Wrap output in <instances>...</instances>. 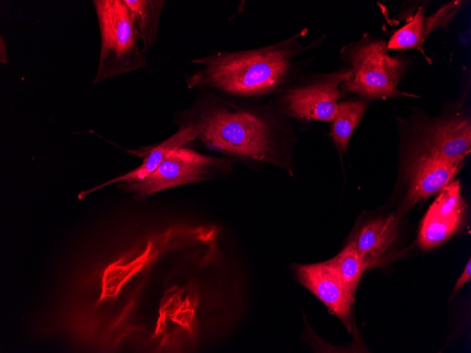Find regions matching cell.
<instances>
[{
	"instance_id": "277c9868",
	"label": "cell",
	"mask_w": 471,
	"mask_h": 353,
	"mask_svg": "<svg viewBox=\"0 0 471 353\" xmlns=\"http://www.w3.org/2000/svg\"><path fill=\"white\" fill-rule=\"evenodd\" d=\"M383 41L364 37L341 50L342 58L350 64L353 73L341 86L365 99L403 94L396 88L403 71V62L388 53Z\"/></svg>"
},
{
	"instance_id": "2e32d148",
	"label": "cell",
	"mask_w": 471,
	"mask_h": 353,
	"mask_svg": "<svg viewBox=\"0 0 471 353\" xmlns=\"http://www.w3.org/2000/svg\"><path fill=\"white\" fill-rule=\"evenodd\" d=\"M366 110L362 100H347L340 101L338 111L332 120L331 135L337 145L346 152L351 135L360 122Z\"/></svg>"
},
{
	"instance_id": "52a82bcc",
	"label": "cell",
	"mask_w": 471,
	"mask_h": 353,
	"mask_svg": "<svg viewBox=\"0 0 471 353\" xmlns=\"http://www.w3.org/2000/svg\"><path fill=\"white\" fill-rule=\"evenodd\" d=\"M295 269L298 281L320 299L350 332L352 307L355 295L326 261L298 265Z\"/></svg>"
},
{
	"instance_id": "9c48e42d",
	"label": "cell",
	"mask_w": 471,
	"mask_h": 353,
	"mask_svg": "<svg viewBox=\"0 0 471 353\" xmlns=\"http://www.w3.org/2000/svg\"><path fill=\"white\" fill-rule=\"evenodd\" d=\"M461 164L449 162L429 150L417 156L409 171L408 209L440 192L453 180Z\"/></svg>"
},
{
	"instance_id": "5bb4252c",
	"label": "cell",
	"mask_w": 471,
	"mask_h": 353,
	"mask_svg": "<svg viewBox=\"0 0 471 353\" xmlns=\"http://www.w3.org/2000/svg\"><path fill=\"white\" fill-rule=\"evenodd\" d=\"M446 17V8L428 18L424 16L422 8H420L407 25L394 33L387 45L388 49L420 47L430 31L442 24Z\"/></svg>"
},
{
	"instance_id": "30bf717a",
	"label": "cell",
	"mask_w": 471,
	"mask_h": 353,
	"mask_svg": "<svg viewBox=\"0 0 471 353\" xmlns=\"http://www.w3.org/2000/svg\"><path fill=\"white\" fill-rule=\"evenodd\" d=\"M178 124V130L159 144L128 151L131 154L142 159V163L139 167L84 193H89L112 183L142 180L152 173L176 151L196 140L200 131L197 124L189 122H182Z\"/></svg>"
},
{
	"instance_id": "ac0fdd59",
	"label": "cell",
	"mask_w": 471,
	"mask_h": 353,
	"mask_svg": "<svg viewBox=\"0 0 471 353\" xmlns=\"http://www.w3.org/2000/svg\"><path fill=\"white\" fill-rule=\"evenodd\" d=\"M0 62L4 64L8 62L5 41L1 35L0 37Z\"/></svg>"
},
{
	"instance_id": "7c38bea8",
	"label": "cell",
	"mask_w": 471,
	"mask_h": 353,
	"mask_svg": "<svg viewBox=\"0 0 471 353\" xmlns=\"http://www.w3.org/2000/svg\"><path fill=\"white\" fill-rule=\"evenodd\" d=\"M396 235L397 221L393 215H391L365 223L353 240L372 266L384 254Z\"/></svg>"
},
{
	"instance_id": "ba28073f",
	"label": "cell",
	"mask_w": 471,
	"mask_h": 353,
	"mask_svg": "<svg viewBox=\"0 0 471 353\" xmlns=\"http://www.w3.org/2000/svg\"><path fill=\"white\" fill-rule=\"evenodd\" d=\"M439 193L420 229L418 243L424 249L435 247L454 233L461 225L465 211L458 180L451 181Z\"/></svg>"
},
{
	"instance_id": "5b68a950",
	"label": "cell",
	"mask_w": 471,
	"mask_h": 353,
	"mask_svg": "<svg viewBox=\"0 0 471 353\" xmlns=\"http://www.w3.org/2000/svg\"><path fill=\"white\" fill-rule=\"evenodd\" d=\"M352 73L348 68L324 75H300L272 101L286 117L332 121L345 94L341 86Z\"/></svg>"
},
{
	"instance_id": "6da1fadb",
	"label": "cell",
	"mask_w": 471,
	"mask_h": 353,
	"mask_svg": "<svg viewBox=\"0 0 471 353\" xmlns=\"http://www.w3.org/2000/svg\"><path fill=\"white\" fill-rule=\"evenodd\" d=\"M177 116L178 123L200 127L196 140L211 151L228 159L267 163L291 171L294 131L274 101L257 104L200 92L192 105Z\"/></svg>"
},
{
	"instance_id": "4fadbf2b",
	"label": "cell",
	"mask_w": 471,
	"mask_h": 353,
	"mask_svg": "<svg viewBox=\"0 0 471 353\" xmlns=\"http://www.w3.org/2000/svg\"><path fill=\"white\" fill-rule=\"evenodd\" d=\"M130 9L142 51L145 53L155 44L164 0H124Z\"/></svg>"
},
{
	"instance_id": "3957f363",
	"label": "cell",
	"mask_w": 471,
	"mask_h": 353,
	"mask_svg": "<svg viewBox=\"0 0 471 353\" xmlns=\"http://www.w3.org/2000/svg\"><path fill=\"white\" fill-rule=\"evenodd\" d=\"M101 37L92 85L147 66L139 47L131 12L124 0H93Z\"/></svg>"
},
{
	"instance_id": "9a60e30c",
	"label": "cell",
	"mask_w": 471,
	"mask_h": 353,
	"mask_svg": "<svg viewBox=\"0 0 471 353\" xmlns=\"http://www.w3.org/2000/svg\"><path fill=\"white\" fill-rule=\"evenodd\" d=\"M326 262L355 295L364 271L371 266L357 249L353 240L336 256Z\"/></svg>"
},
{
	"instance_id": "e0dca14e",
	"label": "cell",
	"mask_w": 471,
	"mask_h": 353,
	"mask_svg": "<svg viewBox=\"0 0 471 353\" xmlns=\"http://www.w3.org/2000/svg\"><path fill=\"white\" fill-rule=\"evenodd\" d=\"M471 277V261L469 259L466 264L463 272L457 280L453 287L452 296H454L460 290V289L470 279Z\"/></svg>"
},
{
	"instance_id": "8fae6325",
	"label": "cell",
	"mask_w": 471,
	"mask_h": 353,
	"mask_svg": "<svg viewBox=\"0 0 471 353\" xmlns=\"http://www.w3.org/2000/svg\"><path fill=\"white\" fill-rule=\"evenodd\" d=\"M428 150L449 162L462 163L471 151L470 120L454 119L438 124L430 132Z\"/></svg>"
},
{
	"instance_id": "7a4b0ae2",
	"label": "cell",
	"mask_w": 471,
	"mask_h": 353,
	"mask_svg": "<svg viewBox=\"0 0 471 353\" xmlns=\"http://www.w3.org/2000/svg\"><path fill=\"white\" fill-rule=\"evenodd\" d=\"M307 29L276 43L240 51H214L189 62L198 68L186 74L188 89L210 92L240 101L273 99L301 75L306 64ZM272 99V100H273Z\"/></svg>"
},
{
	"instance_id": "8992f818",
	"label": "cell",
	"mask_w": 471,
	"mask_h": 353,
	"mask_svg": "<svg viewBox=\"0 0 471 353\" xmlns=\"http://www.w3.org/2000/svg\"><path fill=\"white\" fill-rule=\"evenodd\" d=\"M231 167V161L226 156L206 155L185 146L170 155L144 179L119 182V186L142 199L166 189L224 175Z\"/></svg>"
}]
</instances>
